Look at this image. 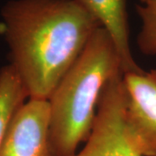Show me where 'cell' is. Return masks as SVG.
Segmentation results:
<instances>
[{"instance_id":"cell-3","label":"cell","mask_w":156,"mask_h":156,"mask_svg":"<svg viewBox=\"0 0 156 156\" xmlns=\"http://www.w3.org/2000/svg\"><path fill=\"white\" fill-rule=\"evenodd\" d=\"M123 73L114 75L101 94L94 128L84 147L74 156H141L124 126Z\"/></svg>"},{"instance_id":"cell-5","label":"cell","mask_w":156,"mask_h":156,"mask_svg":"<svg viewBox=\"0 0 156 156\" xmlns=\"http://www.w3.org/2000/svg\"><path fill=\"white\" fill-rule=\"evenodd\" d=\"M0 156H55L49 101L29 99L18 109L0 143Z\"/></svg>"},{"instance_id":"cell-2","label":"cell","mask_w":156,"mask_h":156,"mask_svg":"<svg viewBox=\"0 0 156 156\" xmlns=\"http://www.w3.org/2000/svg\"><path fill=\"white\" fill-rule=\"evenodd\" d=\"M122 70L110 36L97 28L49 99L50 140L55 156H74L94 128L101 94Z\"/></svg>"},{"instance_id":"cell-1","label":"cell","mask_w":156,"mask_h":156,"mask_svg":"<svg viewBox=\"0 0 156 156\" xmlns=\"http://www.w3.org/2000/svg\"><path fill=\"white\" fill-rule=\"evenodd\" d=\"M1 15L10 65L29 99L49 100L101 27L77 0H11Z\"/></svg>"},{"instance_id":"cell-6","label":"cell","mask_w":156,"mask_h":156,"mask_svg":"<svg viewBox=\"0 0 156 156\" xmlns=\"http://www.w3.org/2000/svg\"><path fill=\"white\" fill-rule=\"evenodd\" d=\"M110 36L123 74L141 69L134 59L129 40L127 0H77Z\"/></svg>"},{"instance_id":"cell-8","label":"cell","mask_w":156,"mask_h":156,"mask_svg":"<svg viewBox=\"0 0 156 156\" xmlns=\"http://www.w3.org/2000/svg\"><path fill=\"white\" fill-rule=\"evenodd\" d=\"M136 11L141 20V28L137 36L140 50L147 56L156 55V2L140 4Z\"/></svg>"},{"instance_id":"cell-4","label":"cell","mask_w":156,"mask_h":156,"mask_svg":"<svg viewBox=\"0 0 156 156\" xmlns=\"http://www.w3.org/2000/svg\"><path fill=\"white\" fill-rule=\"evenodd\" d=\"M124 126L141 156H156V69L123 74Z\"/></svg>"},{"instance_id":"cell-9","label":"cell","mask_w":156,"mask_h":156,"mask_svg":"<svg viewBox=\"0 0 156 156\" xmlns=\"http://www.w3.org/2000/svg\"><path fill=\"white\" fill-rule=\"evenodd\" d=\"M140 4H147V3H151V2H156V0H139Z\"/></svg>"},{"instance_id":"cell-7","label":"cell","mask_w":156,"mask_h":156,"mask_svg":"<svg viewBox=\"0 0 156 156\" xmlns=\"http://www.w3.org/2000/svg\"><path fill=\"white\" fill-rule=\"evenodd\" d=\"M28 98L20 78L11 65L0 69V143L18 109Z\"/></svg>"}]
</instances>
